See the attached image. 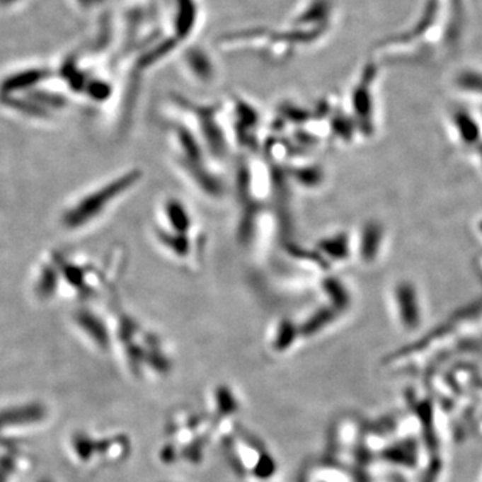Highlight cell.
I'll return each mask as SVG.
<instances>
[{
  "label": "cell",
  "instance_id": "6da1fadb",
  "mask_svg": "<svg viewBox=\"0 0 482 482\" xmlns=\"http://www.w3.org/2000/svg\"><path fill=\"white\" fill-rule=\"evenodd\" d=\"M393 302L399 321L406 328H414L420 323L422 306L418 289L410 282H401L393 291Z\"/></svg>",
  "mask_w": 482,
  "mask_h": 482
},
{
  "label": "cell",
  "instance_id": "7a4b0ae2",
  "mask_svg": "<svg viewBox=\"0 0 482 482\" xmlns=\"http://www.w3.org/2000/svg\"><path fill=\"white\" fill-rule=\"evenodd\" d=\"M384 226L381 224H366L360 234L359 241V253L360 259L366 263H372L377 259L378 253L382 249L384 243Z\"/></svg>",
  "mask_w": 482,
  "mask_h": 482
},
{
  "label": "cell",
  "instance_id": "3957f363",
  "mask_svg": "<svg viewBox=\"0 0 482 482\" xmlns=\"http://www.w3.org/2000/svg\"><path fill=\"white\" fill-rule=\"evenodd\" d=\"M166 217L169 220L171 226L173 228L174 232L177 234H183V235H188L190 225H192V220H190V214L185 208V205L177 200H171L166 204Z\"/></svg>",
  "mask_w": 482,
  "mask_h": 482
},
{
  "label": "cell",
  "instance_id": "277c9868",
  "mask_svg": "<svg viewBox=\"0 0 482 482\" xmlns=\"http://www.w3.org/2000/svg\"><path fill=\"white\" fill-rule=\"evenodd\" d=\"M321 251L331 259L345 260L348 255V240L345 235H338L323 240L321 243Z\"/></svg>",
  "mask_w": 482,
  "mask_h": 482
},
{
  "label": "cell",
  "instance_id": "5b68a950",
  "mask_svg": "<svg viewBox=\"0 0 482 482\" xmlns=\"http://www.w3.org/2000/svg\"><path fill=\"white\" fill-rule=\"evenodd\" d=\"M477 229H478V232L482 235V219L478 222V224H477Z\"/></svg>",
  "mask_w": 482,
  "mask_h": 482
}]
</instances>
